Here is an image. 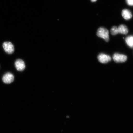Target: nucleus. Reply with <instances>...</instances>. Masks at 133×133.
Instances as JSON below:
<instances>
[{"instance_id":"1a4fd4ad","label":"nucleus","mask_w":133,"mask_h":133,"mask_svg":"<svg viewBox=\"0 0 133 133\" xmlns=\"http://www.w3.org/2000/svg\"><path fill=\"white\" fill-rule=\"evenodd\" d=\"M126 42L127 45L131 48H133V36H130L126 38Z\"/></svg>"},{"instance_id":"f03ea898","label":"nucleus","mask_w":133,"mask_h":133,"mask_svg":"<svg viewBox=\"0 0 133 133\" xmlns=\"http://www.w3.org/2000/svg\"><path fill=\"white\" fill-rule=\"evenodd\" d=\"M3 47L6 52L8 54H12L14 52V46L10 42H5L3 44Z\"/></svg>"},{"instance_id":"f8f14e48","label":"nucleus","mask_w":133,"mask_h":133,"mask_svg":"<svg viewBox=\"0 0 133 133\" xmlns=\"http://www.w3.org/2000/svg\"><path fill=\"white\" fill-rule=\"evenodd\" d=\"M97 0H91V1H92V2H94L96 1Z\"/></svg>"},{"instance_id":"7ed1b4c3","label":"nucleus","mask_w":133,"mask_h":133,"mask_svg":"<svg viewBox=\"0 0 133 133\" xmlns=\"http://www.w3.org/2000/svg\"><path fill=\"white\" fill-rule=\"evenodd\" d=\"M3 82L6 84H10L14 81L13 75L10 72H7L4 74L2 77Z\"/></svg>"},{"instance_id":"6e6552de","label":"nucleus","mask_w":133,"mask_h":133,"mask_svg":"<svg viewBox=\"0 0 133 133\" xmlns=\"http://www.w3.org/2000/svg\"><path fill=\"white\" fill-rule=\"evenodd\" d=\"M117 29L118 33L126 34L128 32V28L124 25H121L118 27H117Z\"/></svg>"},{"instance_id":"0eeeda50","label":"nucleus","mask_w":133,"mask_h":133,"mask_svg":"<svg viewBox=\"0 0 133 133\" xmlns=\"http://www.w3.org/2000/svg\"><path fill=\"white\" fill-rule=\"evenodd\" d=\"M122 15L123 18L126 20L130 19L132 17V14L131 11L127 9L123 10Z\"/></svg>"},{"instance_id":"423d86ee","label":"nucleus","mask_w":133,"mask_h":133,"mask_svg":"<svg viewBox=\"0 0 133 133\" xmlns=\"http://www.w3.org/2000/svg\"><path fill=\"white\" fill-rule=\"evenodd\" d=\"M98 59L101 63L105 64L111 61V58L110 56L103 54H101L98 56Z\"/></svg>"},{"instance_id":"39448f33","label":"nucleus","mask_w":133,"mask_h":133,"mask_svg":"<svg viewBox=\"0 0 133 133\" xmlns=\"http://www.w3.org/2000/svg\"><path fill=\"white\" fill-rule=\"evenodd\" d=\"M15 66L17 70L20 71H24L26 67L24 61L20 59L16 60L15 62Z\"/></svg>"},{"instance_id":"20e7f679","label":"nucleus","mask_w":133,"mask_h":133,"mask_svg":"<svg viewBox=\"0 0 133 133\" xmlns=\"http://www.w3.org/2000/svg\"><path fill=\"white\" fill-rule=\"evenodd\" d=\"M113 59L116 63H123L125 62L127 59V57L124 55L116 53L113 56Z\"/></svg>"},{"instance_id":"f257e3e1","label":"nucleus","mask_w":133,"mask_h":133,"mask_svg":"<svg viewBox=\"0 0 133 133\" xmlns=\"http://www.w3.org/2000/svg\"><path fill=\"white\" fill-rule=\"evenodd\" d=\"M97 35L98 37L102 38L106 41L109 40V32L108 30L106 28L101 27L98 29Z\"/></svg>"},{"instance_id":"9d476101","label":"nucleus","mask_w":133,"mask_h":133,"mask_svg":"<svg viewBox=\"0 0 133 133\" xmlns=\"http://www.w3.org/2000/svg\"><path fill=\"white\" fill-rule=\"evenodd\" d=\"M111 32L113 35L118 34L117 27L116 26H113L111 30Z\"/></svg>"},{"instance_id":"9b49d317","label":"nucleus","mask_w":133,"mask_h":133,"mask_svg":"<svg viewBox=\"0 0 133 133\" xmlns=\"http://www.w3.org/2000/svg\"><path fill=\"white\" fill-rule=\"evenodd\" d=\"M126 1L129 5L133 6V0H126Z\"/></svg>"}]
</instances>
